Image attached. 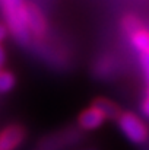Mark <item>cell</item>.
<instances>
[{
  "label": "cell",
  "mask_w": 149,
  "mask_h": 150,
  "mask_svg": "<svg viewBox=\"0 0 149 150\" xmlns=\"http://www.w3.org/2000/svg\"><path fill=\"white\" fill-rule=\"evenodd\" d=\"M0 6L6 19V28L12 37L21 44L28 45L31 34L26 23V3L24 0H0Z\"/></svg>",
  "instance_id": "1"
},
{
  "label": "cell",
  "mask_w": 149,
  "mask_h": 150,
  "mask_svg": "<svg viewBox=\"0 0 149 150\" xmlns=\"http://www.w3.org/2000/svg\"><path fill=\"white\" fill-rule=\"evenodd\" d=\"M120 131L126 136V139L133 144H143L149 137L148 127L143 121L135 115L133 112H121L115 120Z\"/></svg>",
  "instance_id": "2"
},
{
  "label": "cell",
  "mask_w": 149,
  "mask_h": 150,
  "mask_svg": "<svg viewBox=\"0 0 149 150\" xmlns=\"http://www.w3.org/2000/svg\"><path fill=\"white\" fill-rule=\"evenodd\" d=\"M121 28L139 54L149 55V31L142 26L140 21L133 15H126L121 21Z\"/></svg>",
  "instance_id": "3"
},
{
  "label": "cell",
  "mask_w": 149,
  "mask_h": 150,
  "mask_svg": "<svg viewBox=\"0 0 149 150\" xmlns=\"http://www.w3.org/2000/svg\"><path fill=\"white\" fill-rule=\"evenodd\" d=\"M79 140H81V133L78 130L69 128V130H63L56 134H51L40 144V147L41 150H58L61 147L70 146Z\"/></svg>",
  "instance_id": "4"
},
{
  "label": "cell",
  "mask_w": 149,
  "mask_h": 150,
  "mask_svg": "<svg viewBox=\"0 0 149 150\" xmlns=\"http://www.w3.org/2000/svg\"><path fill=\"white\" fill-rule=\"evenodd\" d=\"M26 23L29 34L40 38L44 37L47 32V19L44 18L43 12L32 3H26Z\"/></svg>",
  "instance_id": "5"
},
{
  "label": "cell",
  "mask_w": 149,
  "mask_h": 150,
  "mask_svg": "<svg viewBox=\"0 0 149 150\" xmlns=\"http://www.w3.org/2000/svg\"><path fill=\"white\" fill-rule=\"evenodd\" d=\"M25 139V128L19 124H12L0 131V150H15Z\"/></svg>",
  "instance_id": "6"
},
{
  "label": "cell",
  "mask_w": 149,
  "mask_h": 150,
  "mask_svg": "<svg viewBox=\"0 0 149 150\" xmlns=\"http://www.w3.org/2000/svg\"><path fill=\"white\" fill-rule=\"evenodd\" d=\"M105 117L99 112L97 108L91 106L85 111L81 112L79 118H78V124L82 130H86V131H92V130H97L99 128L104 122H105Z\"/></svg>",
  "instance_id": "7"
},
{
  "label": "cell",
  "mask_w": 149,
  "mask_h": 150,
  "mask_svg": "<svg viewBox=\"0 0 149 150\" xmlns=\"http://www.w3.org/2000/svg\"><path fill=\"white\" fill-rule=\"evenodd\" d=\"M92 106L97 108L99 112L105 117V120H117L121 114V109L118 105L107 98H97L92 100Z\"/></svg>",
  "instance_id": "8"
},
{
  "label": "cell",
  "mask_w": 149,
  "mask_h": 150,
  "mask_svg": "<svg viewBox=\"0 0 149 150\" xmlns=\"http://www.w3.org/2000/svg\"><path fill=\"white\" fill-rule=\"evenodd\" d=\"M16 85V77L7 70H0V95L10 92Z\"/></svg>",
  "instance_id": "9"
},
{
  "label": "cell",
  "mask_w": 149,
  "mask_h": 150,
  "mask_svg": "<svg viewBox=\"0 0 149 150\" xmlns=\"http://www.w3.org/2000/svg\"><path fill=\"white\" fill-rule=\"evenodd\" d=\"M139 61H140V67L143 71L146 86H149V55L148 54H139Z\"/></svg>",
  "instance_id": "10"
},
{
  "label": "cell",
  "mask_w": 149,
  "mask_h": 150,
  "mask_svg": "<svg viewBox=\"0 0 149 150\" xmlns=\"http://www.w3.org/2000/svg\"><path fill=\"white\" fill-rule=\"evenodd\" d=\"M140 112L149 118V86H146V91H145V98L140 103Z\"/></svg>",
  "instance_id": "11"
},
{
  "label": "cell",
  "mask_w": 149,
  "mask_h": 150,
  "mask_svg": "<svg viewBox=\"0 0 149 150\" xmlns=\"http://www.w3.org/2000/svg\"><path fill=\"white\" fill-rule=\"evenodd\" d=\"M6 37H7V28H6V25L0 23V42H1Z\"/></svg>",
  "instance_id": "12"
},
{
  "label": "cell",
  "mask_w": 149,
  "mask_h": 150,
  "mask_svg": "<svg viewBox=\"0 0 149 150\" xmlns=\"http://www.w3.org/2000/svg\"><path fill=\"white\" fill-rule=\"evenodd\" d=\"M4 61H6V52L3 50V47L0 45V69H1V66L4 64Z\"/></svg>",
  "instance_id": "13"
},
{
  "label": "cell",
  "mask_w": 149,
  "mask_h": 150,
  "mask_svg": "<svg viewBox=\"0 0 149 150\" xmlns=\"http://www.w3.org/2000/svg\"><path fill=\"white\" fill-rule=\"evenodd\" d=\"M86 150H95V149H86Z\"/></svg>",
  "instance_id": "14"
},
{
  "label": "cell",
  "mask_w": 149,
  "mask_h": 150,
  "mask_svg": "<svg viewBox=\"0 0 149 150\" xmlns=\"http://www.w3.org/2000/svg\"><path fill=\"white\" fill-rule=\"evenodd\" d=\"M146 150H149V147H146Z\"/></svg>",
  "instance_id": "15"
}]
</instances>
